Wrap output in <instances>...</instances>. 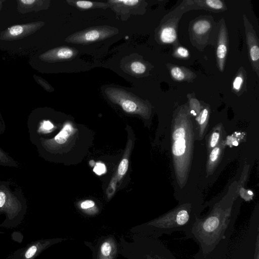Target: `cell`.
Listing matches in <instances>:
<instances>
[{"instance_id":"44dd1931","label":"cell","mask_w":259,"mask_h":259,"mask_svg":"<svg viewBox=\"0 0 259 259\" xmlns=\"http://www.w3.org/2000/svg\"><path fill=\"white\" fill-rule=\"evenodd\" d=\"M172 55L175 58L185 59L189 57V53L186 48L179 46L174 49Z\"/></svg>"},{"instance_id":"f546056e","label":"cell","mask_w":259,"mask_h":259,"mask_svg":"<svg viewBox=\"0 0 259 259\" xmlns=\"http://www.w3.org/2000/svg\"><path fill=\"white\" fill-rule=\"evenodd\" d=\"M219 138V134L218 133H213L210 142V145L212 147H214Z\"/></svg>"},{"instance_id":"ac0fdd59","label":"cell","mask_w":259,"mask_h":259,"mask_svg":"<svg viewBox=\"0 0 259 259\" xmlns=\"http://www.w3.org/2000/svg\"><path fill=\"white\" fill-rule=\"evenodd\" d=\"M80 207L85 213L89 214H93L97 211L95 203L92 200H87L82 201L80 204Z\"/></svg>"},{"instance_id":"8992f818","label":"cell","mask_w":259,"mask_h":259,"mask_svg":"<svg viewBox=\"0 0 259 259\" xmlns=\"http://www.w3.org/2000/svg\"><path fill=\"white\" fill-rule=\"evenodd\" d=\"M115 31L108 27H96L78 32L69 36L66 41L69 42L85 44L109 37Z\"/></svg>"},{"instance_id":"603a6c76","label":"cell","mask_w":259,"mask_h":259,"mask_svg":"<svg viewBox=\"0 0 259 259\" xmlns=\"http://www.w3.org/2000/svg\"><path fill=\"white\" fill-rule=\"evenodd\" d=\"M0 164L6 166H16V163L0 149Z\"/></svg>"},{"instance_id":"3957f363","label":"cell","mask_w":259,"mask_h":259,"mask_svg":"<svg viewBox=\"0 0 259 259\" xmlns=\"http://www.w3.org/2000/svg\"><path fill=\"white\" fill-rule=\"evenodd\" d=\"M217 30L218 28L211 16L197 17L190 23L189 33L190 41L194 47L202 50L214 40Z\"/></svg>"},{"instance_id":"5b68a950","label":"cell","mask_w":259,"mask_h":259,"mask_svg":"<svg viewBox=\"0 0 259 259\" xmlns=\"http://www.w3.org/2000/svg\"><path fill=\"white\" fill-rule=\"evenodd\" d=\"M193 9H204L215 13L224 11L227 9L223 1L220 0H185L165 17H182V15Z\"/></svg>"},{"instance_id":"e0dca14e","label":"cell","mask_w":259,"mask_h":259,"mask_svg":"<svg viewBox=\"0 0 259 259\" xmlns=\"http://www.w3.org/2000/svg\"><path fill=\"white\" fill-rule=\"evenodd\" d=\"M130 152L129 147L126 148L124 156L121 159L118 167L116 180L120 181L126 172L128 166V155Z\"/></svg>"},{"instance_id":"7a4b0ae2","label":"cell","mask_w":259,"mask_h":259,"mask_svg":"<svg viewBox=\"0 0 259 259\" xmlns=\"http://www.w3.org/2000/svg\"><path fill=\"white\" fill-rule=\"evenodd\" d=\"M25 208L18 198L4 185L0 186V214L6 215L0 227L13 228L22 222Z\"/></svg>"},{"instance_id":"4316f807","label":"cell","mask_w":259,"mask_h":259,"mask_svg":"<svg viewBox=\"0 0 259 259\" xmlns=\"http://www.w3.org/2000/svg\"><path fill=\"white\" fill-rule=\"evenodd\" d=\"M23 30V28L21 26L15 25L10 28L9 32L12 36H15L21 34Z\"/></svg>"},{"instance_id":"83f0119b","label":"cell","mask_w":259,"mask_h":259,"mask_svg":"<svg viewBox=\"0 0 259 259\" xmlns=\"http://www.w3.org/2000/svg\"><path fill=\"white\" fill-rule=\"evenodd\" d=\"M185 132L183 128H179L176 130L173 134V138L175 140H177L180 138H184Z\"/></svg>"},{"instance_id":"277c9868","label":"cell","mask_w":259,"mask_h":259,"mask_svg":"<svg viewBox=\"0 0 259 259\" xmlns=\"http://www.w3.org/2000/svg\"><path fill=\"white\" fill-rule=\"evenodd\" d=\"M108 98L113 103L119 105L126 112L143 115L146 106L139 99L121 89L110 88L105 91Z\"/></svg>"},{"instance_id":"1f68e13d","label":"cell","mask_w":259,"mask_h":259,"mask_svg":"<svg viewBox=\"0 0 259 259\" xmlns=\"http://www.w3.org/2000/svg\"><path fill=\"white\" fill-rule=\"evenodd\" d=\"M21 2L26 5H31V4H33V3H34L35 2V1H34V0H28V1L22 0V1H21Z\"/></svg>"},{"instance_id":"4fadbf2b","label":"cell","mask_w":259,"mask_h":259,"mask_svg":"<svg viewBox=\"0 0 259 259\" xmlns=\"http://www.w3.org/2000/svg\"><path fill=\"white\" fill-rule=\"evenodd\" d=\"M117 252L116 242L112 238H109L101 244L98 253V259H113Z\"/></svg>"},{"instance_id":"52a82bcc","label":"cell","mask_w":259,"mask_h":259,"mask_svg":"<svg viewBox=\"0 0 259 259\" xmlns=\"http://www.w3.org/2000/svg\"><path fill=\"white\" fill-rule=\"evenodd\" d=\"M243 20L250 60L254 71L259 76L258 39L252 25L245 14L243 16Z\"/></svg>"},{"instance_id":"7402d4cb","label":"cell","mask_w":259,"mask_h":259,"mask_svg":"<svg viewBox=\"0 0 259 259\" xmlns=\"http://www.w3.org/2000/svg\"><path fill=\"white\" fill-rule=\"evenodd\" d=\"M54 128V125L49 120H43L39 126L38 132L46 134L51 132Z\"/></svg>"},{"instance_id":"ba28073f","label":"cell","mask_w":259,"mask_h":259,"mask_svg":"<svg viewBox=\"0 0 259 259\" xmlns=\"http://www.w3.org/2000/svg\"><path fill=\"white\" fill-rule=\"evenodd\" d=\"M76 129L70 122L65 123L60 132L51 139H41L43 147L50 151H57L66 146L74 137Z\"/></svg>"},{"instance_id":"836d02e7","label":"cell","mask_w":259,"mask_h":259,"mask_svg":"<svg viewBox=\"0 0 259 259\" xmlns=\"http://www.w3.org/2000/svg\"><path fill=\"white\" fill-rule=\"evenodd\" d=\"M248 193H249V194H252V192H251V191H248Z\"/></svg>"},{"instance_id":"8fae6325","label":"cell","mask_w":259,"mask_h":259,"mask_svg":"<svg viewBox=\"0 0 259 259\" xmlns=\"http://www.w3.org/2000/svg\"><path fill=\"white\" fill-rule=\"evenodd\" d=\"M228 49V35L226 23L223 19L219 22L217 36L216 58L217 67L223 72Z\"/></svg>"},{"instance_id":"6da1fadb","label":"cell","mask_w":259,"mask_h":259,"mask_svg":"<svg viewBox=\"0 0 259 259\" xmlns=\"http://www.w3.org/2000/svg\"><path fill=\"white\" fill-rule=\"evenodd\" d=\"M198 217L193 215L186 209H181L155 219L147 224L155 235L170 234L174 232H184L186 235L191 229Z\"/></svg>"},{"instance_id":"ffe728a7","label":"cell","mask_w":259,"mask_h":259,"mask_svg":"<svg viewBox=\"0 0 259 259\" xmlns=\"http://www.w3.org/2000/svg\"><path fill=\"white\" fill-rule=\"evenodd\" d=\"M131 70L136 74H143L146 71V65L141 62L135 61L130 65Z\"/></svg>"},{"instance_id":"30bf717a","label":"cell","mask_w":259,"mask_h":259,"mask_svg":"<svg viewBox=\"0 0 259 259\" xmlns=\"http://www.w3.org/2000/svg\"><path fill=\"white\" fill-rule=\"evenodd\" d=\"M54 243L53 239H39L31 242L16 250L11 259H35L45 249Z\"/></svg>"},{"instance_id":"7c38bea8","label":"cell","mask_w":259,"mask_h":259,"mask_svg":"<svg viewBox=\"0 0 259 259\" xmlns=\"http://www.w3.org/2000/svg\"><path fill=\"white\" fill-rule=\"evenodd\" d=\"M172 78L177 81H193L196 75L191 70L184 67H180L172 64H167Z\"/></svg>"},{"instance_id":"d6a6232c","label":"cell","mask_w":259,"mask_h":259,"mask_svg":"<svg viewBox=\"0 0 259 259\" xmlns=\"http://www.w3.org/2000/svg\"><path fill=\"white\" fill-rule=\"evenodd\" d=\"M233 144L235 146H237L238 145V142H236V141H235L233 143Z\"/></svg>"},{"instance_id":"2e32d148","label":"cell","mask_w":259,"mask_h":259,"mask_svg":"<svg viewBox=\"0 0 259 259\" xmlns=\"http://www.w3.org/2000/svg\"><path fill=\"white\" fill-rule=\"evenodd\" d=\"M154 253L149 256V259H177L171 252L161 242H155Z\"/></svg>"},{"instance_id":"d4e9b609","label":"cell","mask_w":259,"mask_h":259,"mask_svg":"<svg viewBox=\"0 0 259 259\" xmlns=\"http://www.w3.org/2000/svg\"><path fill=\"white\" fill-rule=\"evenodd\" d=\"M110 3H115L116 4H122L127 6H133L138 4L140 1L138 0H127V1H121V0H114L109 1Z\"/></svg>"},{"instance_id":"4dcf8cb0","label":"cell","mask_w":259,"mask_h":259,"mask_svg":"<svg viewBox=\"0 0 259 259\" xmlns=\"http://www.w3.org/2000/svg\"><path fill=\"white\" fill-rule=\"evenodd\" d=\"M208 114V110L207 109H204L201 113L200 117V124H203L206 120Z\"/></svg>"},{"instance_id":"5bb4252c","label":"cell","mask_w":259,"mask_h":259,"mask_svg":"<svg viewBox=\"0 0 259 259\" xmlns=\"http://www.w3.org/2000/svg\"><path fill=\"white\" fill-rule=\"evenodd\" d=\"M246 73L243 68H240L233 81L232 91L238 96L246 89Z\"/></svg>"},{"instance_id":"d6986e66","label":"cell","mask_w":259,"mask_h":259,"mask_svg":"<svg viewBox=\"0 0 259 259\" xmlns=\"http://www.w3.org/2000/svg\"><path fill=\"white\" fill-rule=\"evenodd\" d=\"M185 140L184 138H180L176 140L173 145L172 152L174 154L180 156L184 154L185 150Z\"/></svg>"},{"instance_id":"cb8c5ba5","label":"cell","mask_w":259,"mask_h":259,"mask_svg":"<svg viewBox=\"0 0 259 259\" xmlns=\"http://www.w3.org/2000/svg\"><path fill=\"white\" fill-rule=\"evenodd\" d=\"M74 3L77 7L83 9L91 8L95 5L94 3L89 1H79Z\"/></svg>"},{"instance_id":"9a60e30c","label":"cell","mask_w":259,"mask_h":259,"mask_svg":"<svg viewBox=\"0 0 259 259\" xmlns=\"http://www.w3.org/2000/svg\"><path fill=\"white\" fill-rule=\"evenodd\" d=\"M77 51L69 47H61L54 49L49 53L48 58L51 60H67L74 57Z\"/></svg>"},{"instance_id":"484cf974","label":"cell","mask_w":259,"mask_h":259,"mask_svg":"<svg viewBox=\"0 0 259 259\" xmlns=\"http://www.w3.org/2000/svg\"><path fill=\"white\" fill-rule=\"evenodd\" d=\"M94 171L98 175H101L106 171V166L102 163H97L93 169Z\"/></svg>"},{"instance_id":"9c48e42d","label":"cell","mask_w":259,"mask_h":259,"mask_svg":"<svg viewBox=\"0 0 259 259\" xmlns=\"http://www.w3.org/2000/svg\"><path fill=\"white\" fill-rule=\"evenodd\" d=\"M181 18L163 17L156 32L158 41L160 44H170L177 42V28Z\"/></svg>"},{"instance_id":"f1b7e54d","label":"cell","mask_w":259,"mask_h":259,"mask_svg":"<svg viewBox=\"0 0 259 259\" xmlns=\"http://www.w3.org/2000/svg\"><path fill=\"white\" fill-rule=\"evenodd\" d=\"M220 149L219 148L217 147L213 149L210 155V159L212 161H215L218 158V155L219 153Z\"/></svg>"}]
</instances>
